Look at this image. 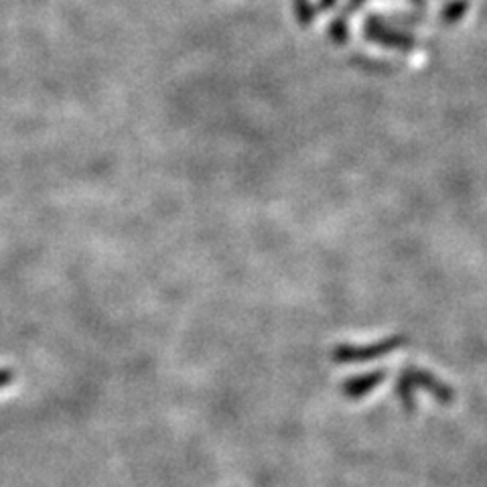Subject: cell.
<instances>
[{
    "label": "cell",
    "instance_id": "obj_1",
    "mask_svg": "<svg viewBox=\"0 0 487 487\" xmlns=\"http://www.w3.org/2000/svg\"><path fill=\"white\" fill-rule=\"evenodd\" d=\"M366 35L374 41H380V43H400L406 47L413 45V39L406 37V35H396L394 29H388V27L375 17H370L366 20Z\"/></svg>",
    "mask_w": 487,
    "mask_h": 487
},
{
    "label": "cell",
    "instance_id": "obj_2",
    "mask_svg": "<svg viewBox=\"0 0 487 487\" xmlns=\"http://www.w3.org/2000/svg\"><path fill=\"white\" fill-rule=\"evenodd\" d=\"M468 9H469L468 0H451V3L443 6V12H441L443 20L444 23H457V20L468 12Z\"/></svg>",
    "mask_w": 487,
    "mask_h": 487
},
{
    "label": "cell",
    "instance_id": "obj_3",
    "mask_svg": "<svg viewBox=\"0 0 487 487\" xmlns=\"http://www.w3.org/2000/svg\"><path fill=\"white\" fill-rule=\"evenodd\" d=\"M295 3V12L301 25H311L315 19V9H313L311 0H292Z\"/></svg>",
    "mask_w": 487,
    "mask_h": 487
},
{
    "label": "cell",
    "instance_id": "obj_4",
    "mask_svg": "<svg viewBox=\"0 0 487 487\" xmlns=\"http://www.w3.org/2000/svg\"><path fill=\"white\" fill-rule=\"evenodd\" d=\"M331 37L336 39V41H345L347 39V25H345V20L344 19H337V20H333L331 23Z\"/></svg>",
    "mask_w": 487,
    "mask_h": 487
},
{
    "label": "cell",
    "instance_id": "obj_5",
    "mask_svg": "<svg viewBox=\"0 0 487 487\" xmlns=\"http://www.w3.org/2000/svg\"><path fill=\"white\" fill-rule=\"evenodd\" d=\"M12 382H15V374H12L9 367H3V370H0V390L11 386Z\"/></svg>",
    "mask_w": 487,
    "mask_h": 487
},
{
    "label": "cell",
    "instance_id": "obj_6",
    "mask_svg": "<svg viewBox=\"0 0 487 487\" xmlns=\"http://www.w3.org/2000/svg\"><path fill=\"white\" fill-rule=\"evenodd\" d=\"M364 4H366V0H347V4H345V9H344V17L350 15V12H353V11L361 9V6H364Z\"/></svg>",
    "mask_w": 487,
    "mask_h": 487
},
{
    "label": "cell",
    "instance_id": "obj_7",
    "mask_svg": "<svg viewBox=\"0 0 487 487\" xmlns=\"http://www.w3.org/2000/svg\"><path fill=\"white\" fill-rule=\"evenodd\" d=\"M336 3H337V0H319V9H321V11H329L331 6L336 4Z\"/></svg>",
    "mask_w": 487,
    "mask_h": 487
},
{
    "label": "cell",
    "instance_id": "obj_8",
    "mask_svg": "<svg viewBox=\"0 0 487 487\" xmlns=\"http://www.w3.org/2000/svg\"><path fill=\"white\" fill-rule=\"evenodd\" d=\"M410 3L416 4V6H424V4H427V0H410Z\"/></svg>",
    "mask_w": 487,
    "mask_h": 487
}]
</instances>
